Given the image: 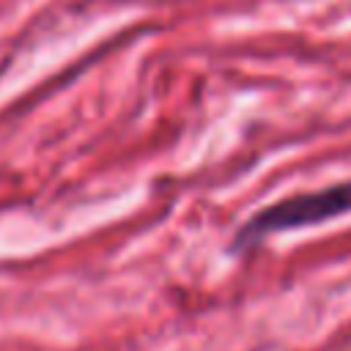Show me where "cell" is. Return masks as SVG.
Wrapping results in <instances>:
<instances>
[{
    "instance_id": "obj_1",
    "label": "cell",
    "mask_w": 351,
    "mask_h": 351,
    "mask_svg": "<svg viewBox=\"0 0 351 351\" xmlns=\"http://www.w3.org/2000/svg\"><path fill=\"white\" fill-rule=\"evenodd\" d=\"M348 211H351V178L332 184L326 189H318V192L293 195V197L266 206L239 230L236 244L241 247V244H252L269 233L318 225V222H326V219H332L337 214H348Z\"/></svg>"
}]
</instances>
